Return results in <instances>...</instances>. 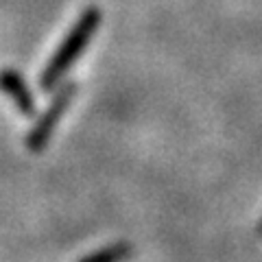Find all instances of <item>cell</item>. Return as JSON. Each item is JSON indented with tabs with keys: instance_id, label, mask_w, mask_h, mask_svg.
Returning <instances> with one entry per match:
<instances>
[{
	"instance_id": "obj_1",
	"label": "cell",
	"mask_w": 262,
	"mask_h": 262,
	"mask_svg": "<svg viewBox=\"0 0 262 262\" xmlns=\"http://www.w3.org/2000/svg\"><path fill=\"white\" fill-rule=\"evenodd\" d=\"M98 22H101V13H98V9H94V7H90V9H85L81 13L77 24L72 27V31L68 35H66L61 46L57 48V53L53 55V59L48 61V66L44 68V75H42V88L44 90H51L55 85V81L77 61V57L85 48V44L92 39Z\"/></svg>"
},
{
	"instance_id": "obj_2",
	"label": "cell",
	"mask_w": 262,
	"mask_h": 262,
	"mask_svg": "<svg viewBox=\"0 0 262 262\" xmlns=\"http://www.w3.org/2000/svg\"><path fill=\"white\" fill-rule=\"evenodd\" d=\"M72 94H75V88H72V85L63 88L61 92L57 94L55 103L48 107V112L44 114L42 118H39L37 125L33 127V131H31L29 138H27V144H29L31 151H39L48 142V138H51V134H53V129L57 127V120L61 118V114L66 112L68 103L72 101Z\"/></svg>"
},
{
	"instance_id": "obj_3",
	"label": "cell",
	"mask_w": 262,
	"mask_h": 262,
	"mask_svg": "<svg viewBox=\"0 0 262 262\" xmlns=\"http://www.w3.org/2000/svg\"><path fill=\"white\" fill-rule=\"evenodd\" d=\"M0 85L15 101L22 114H33V98L29 94V90L24 88L20 77H15L11 70H3L0 72Z\"/></svg>"
},
{
	"instance_id": "obj_4",
	"label": "cell",
	"mask_w": 262,
	"mask_h": 262,
	"mask_svg": "<svg viewBox=\"0 0 262 262\" xmlns=\"http://www.w3.org/2000/svg\"><path fill=\"white\" fill-rule=\"evenodd\" d=\"M129 253H131V247L127 243H116V245H112V247L94 251L92 256H85L81 262H122L129 258Z\"/></svg>"
},
{
	"instance_id": "obj_5",
	"label": "cell",
	"mask_w": 262,
	"mask_h": 262,
	"mask_svg": "<svg viewBox=\"0 0 262 262\" xmlns=\"http://www.w3.org/2000/svg\"><path fill=\"white\" fill-rule=\"evenodd\" d=\"M258 232L262 234V219H260V227H258Z\"/></svg>"
}]
</instances>
